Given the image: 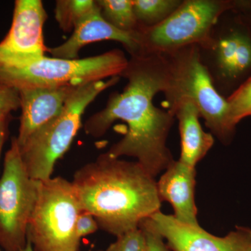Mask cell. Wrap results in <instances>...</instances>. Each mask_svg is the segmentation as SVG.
Wrapping results in <instances>:
<instances>
[{
    "label": "cell",
    "mask_w": 251,
    "mask_h": 251,
    "mask_svg": "<svg viewBox=\"0 0 251 251\" xmlns=\"http://www.w3.org/2000/svg\"><path fill=\"white\" fill-rule=\"evenodd\" d=\"M117 237L116 242L104 251H148L146 234L141 227L130 229Z\"/></svg>",
    "instance_id": "ffe728a7"
},
{
    "label": "cell",
    "mask_w": 251,
    "mask_h": 251,
    "mask_svg": "<svg viewBox=\"0 0 251 251\" xmlns=\"http://www.w3.org/2000/svg\"><path fill=\"white\" fill-rule=\"evenodd\" d=\"M229 117L234 126L251 116V76L227 98Z\"/></svg>",
    "instance_id": "d6986e66"
},
{
    "label": "cell",
    "mask_w": 251,
    "mask_h": 251,
    "mask_svg": "<svg viewBox=\"0 0 251 251\" xmlns=\"http://www.w3.org/2000/svg\"><path fill=\"white\" fill-rule=\"evenodd\" d=\"M182 0H133L140 27H152L166 21L178 9Z\"/></svg>",
    "instance_id": "2e32d148"
},
{
    "label": "cell",
    "mask_w": 251,
    "mask_h": 251,
    "mask_svg": "<svg viewBox=\"0 0 251 251\" xmlns=\"http://www.w3.org/2000/svg\"><path fill=\"white\" fill-rule=\"evenodd\" d=\"M20 107L19 92L14 89L0 85V115L11 114Z\"/></svg>",
    "instance_id": "7402d4cb"
},
{
    "label": "cell",
    "mask_w": 251,
    "mask_h": 251,
    "mask_svg": "<svg viewBox=\"0 0 251 251\" xmlns=\"http://www.w3.org/2000/svg\"><path fill=\"white\" fill-rule=\"evenodd\" d=\"M78 87H40L18 91L20 107L22 110L19 132L16 137L19 147L60 115L68 99Z\"/></svg>",
    "instance_id": "7c38bea8"
},
{
    "label": "cell",
    "mask_w": 251,
    "mask_h": 251,
    "mask_svg": "<svg viewBox=\"0 0 251 251\" xmlns=\"http://www.w3.org/2000/svg\"><path fill=\"white\" fill-rule=\"evenodd\" d=\"M22 251H34L33 250V248L31 247V243L27 240V244H26V247H25V249H23Z\"/></svg>",
    "instance_id": "484cf974"
},
{
    "label": "cell",
    "mask_w": 251,
    "mask_h": 251,
    "mask_svg": "<svg viewBox=\"0 0 251 251\" xmlns=\"http://www.w3.org/2000/svg\"><path fill=\"white\" fill-rule=\"evenodd\" d=\"M47 18L41 0H16L12 24L0 42V67L26 65L45 57L44 23Z\"/></svg>",
    "instance_id": "30bf717a"
},
{
    "label": "cell",
    "mask_w": 251,
    "mask_h": 251,
    "mask_svg": "<svg viewBox=\"0 0 251 251\" xmlns=\"http://www.w3.org/2000/svg\"><path fill=\"white\" fill-rule=\"evenodd\" d=\"M155 230L173 251H251V229L237 226L220 237L200 226L182 224L173 215L158 211L148 218Z\"/></svg>",
    "instance_id": "8fae6325"
},
{
    "label": "cell",
    "mask_w": 251,
    "mask_h": 251,
    "mask_svg": "<svg viewBox=\"0 0 251 251\" xmlns=\"http://www.w3.org/2000/svg\"><path fill=\"white\" fill-rule=\"evenodd\" d=\"M39 183L28 175L14 137L0 178V248L4 251H22L26 247Z\"/></svg>",
    "instance_id": "ba28073f"
},
{
    "label": "cell",
    "mask_w": 251,
    "mask_h": 251,
    "mask_svg": "<svg viewBox=\"0 0 251 251\" xmlns=\"http://www.w3.org/2000/svg\"><path fill=\"white\" fill-rule=\"evenodd\" d=\"M72 35L62 45L48 49L55 58L75 59L84 46L103 41L120 43L130 56L140 53L137 30L125 32L119 30L104 19L98 4L96 9L84 18L73 30Z\"/></svg>",
    "instance_id": "4fadbf2b"
},
{
    "label": "cell",
    "mask_w": 251,
    "mask_h": 251,
    "mask_svg": "<svg viewBox=\"0 0 251 251\" xmlns=\"http://www.w3.org/2000/svg\"><path fill=\"white\" fill-rule=\"evenodd\" d=\"M9 113H3L0 115V156L8 134V128L10 120Z\"/></svg>",
    "instance_id": "cb8c5ba5"
},
{
    "label": "cell",
    "mask_w": 251,
    "mask_h": 251,
    "mask_svg": "<svg viewBox=\"0 0 251 251\" xmlns=\"http://www.w3.org/2000/svg\"><path fill=\"white\" fill-rule=\"evenodd\" d=\"M97 6V1L92 0H58L54 16L62 30L70 31Z\"/></svg>",
    "instance_id": "ac0fdd59"
},
{
    "label": "cell",
    "mask_w": 251,
    "mask_h": 251,
    "mask_svg": "<svg viewBox=\"0 0 251 251\" xmlns=\"http://www.w3.org/2000/svg\"></svg>",
    "instance_id": "4316f807"
},
{
    "label": "cell",
    "mask_w": 251,
    "mask_h": 251,
    "mask_svg": "<svg viewBox=\"0 0 251 251\" xmlns=\"http://www.w3.org/2000/svg\"><path fill=\"white\" fill-rule=\"evenodd\" d=\"M72 183L82 210L92 214L100 229L116 237L160 211L154 177L137 161L102 153L77 170Z\"/></svg>",
    "instance_id": "7a4b0ae2"
},
{
    "label": "cell",
    "mask_w": 251,
    "mask_h": 251,
    "mask_svg": "<svg viewBox=\"0 0 251 251\" xmlns=\"http://www.w3.org/2000/svg\"><path fill=\"white\" fill-rule=\"evenodd\" d=\"M99 226L95 218L90 212L82 211L77 218L76 229L79 238L95 233Z\"/></svg>",
    "instance_id": "603a6c76"
},
{
    "label": "cell",
    "mask_w": 251,
    "mask_h": 251,
    "mask_svg": "<svg viewBox=\"0 0 251 251\" xmlns=\"http://www.w3.org/2000/svg\"><path fill=\"white\" fill-rule=\"evenodd\" d=\"M0 251H1V250H0Z\"/></svg>",
    "instance_id": "83f0119b"
},
{
    "label": "cell",
    "mask_w": 251,
    "mask_h": 251,
    "mask_svg": "<svg viewBox=\"0 0 251 251\" xmlns=\"http://www.w3.org/2000/svg\"><path fill=\"white\" fill-rule=\"evenodd\" d=\"M168 111L179 122L181 136L179 161L188 166L196 167L212 148L214 137L203 130L199 120L201 114L191 100H180Z\"/></svg>",
    "instance_id": "9a60e30c"
},
{
    "label": "cell",
    "mask_w": 251,
    "mask_h": 251,
    "mask_svg": "<svg viewBox=\"0 0 251 251\" xmlns=\"http://www.w3.org/2000/svg\"><path fill=\"white\" fill-rule=\"evenodd\" d=\"M234 14L229 24L220 18L210 40L199 48L201 60L224 97L251 76V32Z\"/></svg>",
    "instance_id": "9c48e42d"
},
{
    "label": "cell",
    "mask_w": 251,
    "mask_h": 251,
    "mask_svg": "<svg viewBox=\"0 0 251 251\" xmlns=\"http://www.w3.org/2000/svg\"><path fill=\"white\" fill-rule=\"evenodd\" d=\"M97 2L104 19L114 27L125 32L138 30L133 0H99Z\"/></svg>",
    "instance_id": "e0dca14e"
},
{
    "label": "cell",
    "mask_w": 251,
    "mask_h": 251,
    "mask_svg": "<svg viewBox=\"0 0 251 251\" xmlns=\"http://www.w3.org/2000/svg\"><path fill=\"white\" fill-rule=\"evenodd\" d=\"M196 167L180 161L172 162L156 182L161 201H166L174 209L175 219L182 224L199 226L195 202Z\"/></svg>",
    "instance_id": "5bb4252c"
},
{
    "label": "cell",
    "mask_w": 251,
    "mask_h": 251,
    "mask_svg": "<svg viewBox=\"0 0 251 251\" xmlns=\"http://www.w3.org/2000/svg\"><path fill=\"white\" fill-rule=\"evenodd\" d=\"M120 77L128 82L121 93L109 99L103 110L94 114L85 125L87 134L99 138L117 120L128 126L125 136L107 151L114 158L133 157L155 177L174 161L166 143L175 117L157 108L155 96L168 87L169 67L163 54L130 56Z\"/></svg>",
    "instance_id": "6da1fadb"
},
{
    "label": "cell",
    "mask_w": 251,
    "mask_h": 251,
    "mask_svg": "<svg viewBox=\"0 0 251 251\" xmlns=\"http://www.w3.org/2000/svg\"><path fill=\"white\" fill-rule=\"evenodd\" d=\"M120 79V76L112 77L79 86L68 99L60 115L19 147L23 164L31 179L41 181L52 177L56 163L67 152L80 129L86 108Z\"/></svg>",
    "instance_id": "277c9868"
},
{
    "label": "cell",
    "mask_w": 251,
    "mask_h": 251,
    "mask_svg": "<svg viewBox=\"0 0 251 251\" xmlns=\"http://www.w3.org/2000/svg\"><path fill=\"white\" fill-rule=\"evenodd\" d=\"M234 0H184L166 21L152 27H138L140 54H168L191 46L202 48Z\"/></svg>",
    "instance_id": "52a82bcc"
},
{
    "label": "cell",
    "mask_w": 251,
    "mask_h": 251,
    "mask_svg": "<svg viewBox=\"0 0 251 251\" xmlns=\"http://www.w3.org/2000/svg\"><path fill=\"white\" fill-rule=\"evenodd\" d=\"M235 14V13H234ZM239 20L249 29L251 32V14H237Z\"/></svg>",
    "instance_id": "d4e9b609"
},
{
    "label": "cell",
    "mask_w": 251,
    "mask_h": 251,
    "mask_svg": "<svg viewBox=\"0 0 251 251\" xmlns=\"http://www.w3.org/2000/svg\"><path fill=\"white\" fill-rule=\"evenodd\" d=\"M72 181L61 176L41 181L27 228L34 251H78L77 218L82 211Z\"/></svg>",
    "instance_id": "8992f818"
},
{
    "label": "cell",
    "mask_w": 251,
    "mask_h": 251,
    "mask_svg": "<svg viewBox=\"0 0 251 251\" xmlns=\"http://www.w3.org/2000/svg\"><path fill=\"white\" fill-rule=\"evenodd\" d=\"M146 234L148 240V251H170L164 239L155 230L149 219L143 220L139 225Z\"/></svg>",
    "instance_id": "44dd1931"
},
{
    "label": "cell",
    "mask_w": 251,
    "mask_h": 251,
    "mask_svg": "<svg viewBox=\"0 0 251 251\" xmlns=\"http://www.w3.org/2000/svg\"><path fill=\"white\" fill-rule=\"evenodd\" d=\"M163 54L169 67L168 87L163 92L168 110L180 100H191L211 133L221 143L228 145L236 130L230 121L228 102L216 90L201 60L199 46H188Z\"/></svg>",
    "instance_id": "3957f363"
},
{
    "label": "cell",
    "mask_w": 251,
    "mask_h": 251,
    "mask_svg": "<svg viewBox=\"0 0 251 251\" xmlns=\"http://www.w3.org/2000/svg\"><path fill=\"white\" fill-rule=\"evenodd\" d=\"M128 59L121 50L83 59L47 57L26 65L0 67V85L18 91L40 87L80 86L120 76Z\"/></svg>",
    "instance_id": "5b68a950"
}]
</instances>
